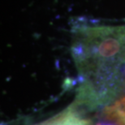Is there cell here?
Returning a JSON list of instances; mask_svg holds the SVG:
<instances>
[{
  "mask_svg": "<svg viewBox=\"0 0 125 125\" xmlns=\"http://www.w3.org/2000/svg\"><path fill=\"white\" fill-rule=\"evenodd\" d=\"M72 51L83 82L82 103L104 106L125 96V26L80 27Z\"/></svg>",
  "mask_w": 125,
  "mask_h": 125,
  "instance_id": "cell-1",
  "label": "cell"
},
{
  "mask_svg": "<svg viewBox=\"0 0 125 125\" xmlns=\"http://www.w3.org/2000/svg\"><path fill=\"white\" fill-rule=\"evenodd\" d=\"M97 125H117L115 123H114L113 121L108 119V123H102V124H98Z\"/></svg>",
  "mask_w": 125,
  "mask_h": 125,
  "instance_id": "cell-2",
  "label": "cell"
}]
</instances>
